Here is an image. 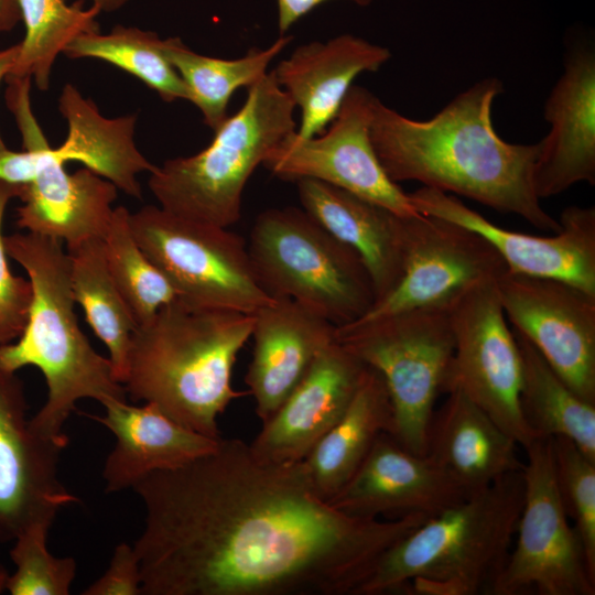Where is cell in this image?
<instances>
[{"instance_id": "cell-1", "label": "cell", "mask_w": 595, "mask_h": 595, "mask_svg": "<svg viewBox=\"0 0 595 595\" xmlns=\"http://www.w3.org/2000/svg\"><path fill=\"white\" fill-rule=\"evenodd\" d=\"M132 489L144 507L133 545L142 595H354L430 518L347 516L320 497L303 462L263 461L239 439Z\"/></svg>"}, {"instance_id": "cell-2", "label": "cell", "mask_w": 595, "mask_h": 595, "mask_svg": "<svg viewBox=\"0 0 595 595\" xmlns=\"http://www.w3.org/2000/svg\"><path fill=\"white\" fill-rule=\"evenodd\" d=\"M502 91L500 79L483 78L428 120L408 118L375 96V152L396 183L416 181L559 232V220L543 209L533 187L539 142L509 143L493 125V105Z\"/></svg>"}, {"instance_id": "cell-3", "label": "cell", "mask_w": 595, "mask_h": 595, "mask_svg": "<svg viewBox=\"0 0 595 595\" xmlns=\"http://www.w3.org/2000/svg\"><path fill=\"white\" fill-rule=\"evenodd\" d=\"M63 244L33 232L4 236L8 257L29 275L32 301L22 334L0 345V368L17 372L34 366L42 371L46 401L30 424L40 436L66 447L64 425L79 400L105 405L127 400V392L110 360L94 349L78 325Z\"/></svg>"}, {"instance_id": "cell-4", "label": "cell", "mask_w": 595, "mask_h": 595, "mask_svg": "<svg viewBox=\"0 0 595 595\" xmlns=\"http://www.w3.org/2000/svg\"><path fill=\"white\" fill-rule=\"evenodd\" d=\"M252 326L253 314L195 307L178 299L162 306L131 337L127 394L192 431L221 437L218 415L244 394L232 388L231 372Z\"/></svg>"}, {"instance_id": "cell-5", "label": "cell", "mask_w": 595, "mask_h": 595, "mask_svg": "<svg viewBox=\"0 0 595 595\" xmlns=\"http://www.w3.org/2000/svg\"><path fill=\"white\" fill-rule=\"evenodd\" d=\"M522 470L470 494L389 547L354 595L491 594L523 504Z\"/></svg>"}, {"instance_id": "cell-6", "label": "cell", "mask_w": 595, "mask_h": 595, "mask_svg": "<svg viewBox=\"0 0 595 595\" xmlns=\"http://www.w3.org/2000/svg\"><path fill=\"white\" fill-rule=\"evenodd\" d=\"M295 105L268 72L247 88L239 110L202 151L169 159L150 173L160 206L178 216L229 228L240 218L244 190L259 165L296 130Z\"/></svg>"}, {"instance_id": "cell-7", "label": "cell", "mask_w": 595, "mask_h": 595, "mask_svg": "<svg viewBox=\"0 0 595 595\" xmlns=\"http://www.w3.org/2000/svg\"><path fill=\"white\" fill-rule=\"evenodd\" d=\"M257 280L272 299L296 301L336 327L375 304L370 274L359 253L303 208H269L256 218L247 245Z\"/></svg>"}, {"instance_id": "cell-8", "label": "cell", "mask_w": 595, "mask_h": 595, "mask_svg": "<svg viewBox=\"0 0 595 595\" xmlns=\"http://www.w3.org/2000/svg\"><path fill=\"white\" fill-rule=\"evenodd\" d=\"M336 340L385 381L391 435L425 455L428 431L454 353L448 310H414L336 327Z\"/></svg>"}, {"instance_id": "cell-9", "label": "cell", "mask_w": 595, "mask_h": 595, "mask_svg": "<svg viewBox=\"0 0 595 595\" xmlns=\"http://www.w3.org/2000/svg\"><path fill=\"white\" fill-rule=\"evenodd\" d=\"M129 219L140 248L185 304L253 314L273 301L257 280L246 241L228 228L154 205Z\"/></svg>"}, {"instance_id": "cell-10", "label": "cell", "mask_w": 595, "mask_h": 595, "mask_svg": "<svg viewBox=\"0 0 595 595\" xmlns=\"http://www.w3.org/2000/svg\"><path fill=\"white\" fill-rule=\"evenodd\" d=\"M523 504L491 595H594L595 573L562 505L552 437L524 447Z\"/></svg>"}, {"instance_id": "cell-11", "label": "cell", "mask_w": 595, "mask_h": 595, "mask_svg": "<svg viewBox=\"0 0 595 595\" xmlns=\"http://www.w3.org/2000/svg\"><path fill=\"white\" fill-rule=\"evenodd\" d=\"M454 353L443 393L461 389L523 448L538 436L520 409L521 358L497 280L462 295L448 310Z\"/></svg>"}, {"instance_id": "cell-12", "label": "cell", "mask_w": 595, "mask_h": 595, "mask_svg": "<svg viewBox=\"0 0 595 595\" xmlns=\"http://www.w3.org/2000/svg\"><path fill=\"white\" fill-rule=\"evenodd\" d=\"M375 95L353 85L337 115L320 134L286 136L267 156L263 166L288 182L320 181L393 213L410 217L420 213L408 193L390 180L381 166L370 139Z\"/></svg>"}, {"instance_id": "cell-13", "label": "cell", "mask_w": 595, "mask_h": 595, "mask_svg": "<svg viewBox=\"0 0 595 595\" xmlns=\"http://www.w3.org/2000/svg\"><path fill=\"white\" fill-rule=\"evenodd\" d=\"M21 134L23 148L36 152L32 181L22 185L17 225L42 236L56 238L67 247L90 239H104L117 198V186L88 167L65 170L47 141L31 105V94L18 90L7 98Z\"/></svg>"}, {"instance_id": "cell-14", "label": "cell", "mask_w": 595, "mask_h": 595, "mask_svg": "<svg viewBox=\"0 0 595 595\" xmlns=\"http://www.w3.org/2000/svg\"><path fill=\"white\" fill-rule=\"evenodd\" d=\"M499 300L512 328L583 400L595 404V294L569 282L506 270Z\"/></svg>"}, {"instance_id": "cell-15", "label": "cell", "mask_w": 595, "mask_h": 595, "mask_svg": "<svg viewBox=\"0 0 595 595\" xmlns=\"http://www.w3.org/2000/svg\"><path fill=\"white\" fill-rule=\"evenodd\" d=\"M506 270L501 256L479 234L434 216L408 217L403 275L359 320L414 310H450L466 292L498 280Z\"/></svg>"}, {"instance_id": "cell-16", "label": "cell", "mask_w": 595, "mask_h": 595, "mask_svg": "<svg viewBox=\"0 0 595 595\" xmlns=\"http://www.w3.org/2000/svg\"><path fill=\"white\" fill-rule=\"evenodd\" d=\"M415 210L468 228L501 256L507 270L569 282L595 294V207L576 205L560 215L561 230L551 237L499 227L467 207L456 195L422 186L408 193Z\"/></svg>"}, {"instance_id": "cell-17", "label": "cell", "mask_w": 595, "mask_h": 595, "mask_svg": "<svg viewBox=\"0 0 595 595\" xmlns=\"http://www.w3.org/2000/svg\"><path fill=\"white\" fill-rule=\"evenodd\" d=\"M26 409L23 382L0 368V543L77 501L58 478L65 447L36 434Z\"/></svg>"}, {"instance_id": "cell-18", "label": "cell", "mask_w": 595, "mask_h": 595, "mask_svg": "<svg viewBox=\"0 0 595 595\" xmlns=\"http://www.w3.org/2000/svg\"><path fill=\"white\" fill-rule=\"evenodd\" d=\"M550 131L539 141L533 169L537 196L559 195L577 183L595 184V46L572 37L563 72L545 99Z\"/></svg>"}, {"instance_id": "cell-19", "label": "cell", "mask_w": 595, "mask_h": 595, "mask_svg": "<svg viewBox=\"0 0 595 595\" xmlns=\"http://www.w3.org/2000/svg\"><path fill=\"white\" fill-rule=\"evenodd\" d=\"M469 495L429 455L411 452L383 432L354 476L327 502L347 516L364 519L413 513L432 517Z\"/></svg>"}, {"instance_id": "cell-20", "label": "cell", "mask_w": 595, "mask_h": 595, "mask_svg": "<svg viewBox=\"0 0 595 595\" xmlns=\"http://www.w3.org/2000/svg\"><path fill=\"white\" fill-rule=\"evenodd\" d=\"M367 366L335 338L306 376L249 444L267 462H302L339 421L353 401Z\"/></svg>"}, {"instance_id": "cell-21", "label": "cell", "mask_w": 595, "mask_h": 595, "mask_svg": "<svg viewBox=\"0 0 595 595\" xmlns=\"http://www.w3.org/2000/svg\"><path fill=\"white\" fill-rule=\"evenodd\" d=\"M336 326L294 300L279 298L253 313L252 358L245 377L262 423L268 421L335 340Z\"/></svg>"}, {"instance_id": "cell-22", "label": "cell", "mask_w": 595, "mask_h": 595, "mask_svg": "<svg viewBox=\"0 0 595 595\" xmlns=\"http://www.w3.org/2000/svg\"><path fill=\"white\" fill-rule=\"evenodd\" d=\"M390 58L388 47L348 33L298 46L272 69L278 85L301 110L296 136L322 133L337 115L355 78L377 72Z\"/></svg>"}, {"instance_id": "cell-23", "label": "cell", "mask_w": 595, "mask_h": 595, "mask_svg": "<svg viewBox=\"0 0 595 595\" xmlns=\"http://www.w3.org/2000/svg\"><path fill=\"white\" fill-rule=\"evenodd\" d=\"M295 183L302 208L361 257L372 281L375 304L386 298L404 272L408 217L320 181Z\"/></svg>"}, {"instance_id": "cell-24", "label": "cell", "mask_w": 595, "mask_h": 595, "mask_svg": "<svg viewBox=\"0 0 595 595\" xmlns=\"http://www.w3.org/2000/svg\"><path fill=\"white\" fill-rule=\"evenodd\" d=\"M105 415H91L116 439L107 456L102 478L108 493L132 488L145 476L185 465L212 452L220 439H212L177 423L156 405H132L113 400Z\"/></svg>"}, {"instance_id": "cell-25", "label": "cell", "mask_w": 595, "mask_h": 595, "mask_svg": "<svg viewBox=\"0 0 595 595\" xmlns=\"http://www.w3.org/2000/svg\"><path fill=\"white\" fill-rule=\"evenodd\" d=\"M434 410L426 454L469 494L523 469L517 441L461 389Z\"/></svg>"}, {"instance_id": "cell-26", "label": "cell", "mask_w": 595, "mask_h": 595, "mask_svg": "<svg viewBox=\"0 0 595 595\" xmlns=\"http://www.w3.org/2000/svg\"><path fill=\"white\" fill-rule=\"evenodd\" d=\"M58 110L67 122L64 142L54 148L64 162L78 161L136 198L142 197L137 178L156 167L137 148L136 113L107 118L96 104L72 84H65L58 97Z\"/></svg>"}, {"instance_id": "cell-27", "label": "cell", "mask_w": 595, "mask_h": 595, "mask_svg": "<svg viewBox=\"0 0 595 595\" xmlns=\"http://www.w3.org/2000/svg\"><path fill=\"white\" fill-rule=\"evenodd\" d=\"M392 431V408L381 376L367 366L339 421L302 461L316 493L334 497L357 472L378 436Z\"/></svg>"}, {"instance_id": "cell-28", "label": "cell", "mask_w": 595, "mask_h": 595, "mask_svg": "<svg viewBox=\"0 0 595 595\" xmlns=\"http://www.w3.org/2000/svg\"><path fill=\"white\" fill-rule=\"evenodd\" d=\"M521 358L519 403L538 437L572 441L595 462V404L581 399L521 333L511 328Z\"/></svg>"}, {"instance_id": "cell-29", "label": "cell", "mask_w": 595, "mask_h": 595, "mask_svg": "<svg viewBox=\"0 0 595 595\" xmlns=\"http://www.w3.org/2000/svg\"><path fill=\"white\" fill-rule=\"evenodd\" d=\"M293 36L280 35L264 48L252 47L237 58L198 54L180 37L163 39L162 51L183 80L188 101L203 116L204 123L215 131L228 117L231 96L249 88L268 73L271 62L291 43Z\"/></svg>"}, {"instance_id": "cell-30", "label": "cell", "mask_w": 595, "mask_h": 595, "mask_svg": "<svg viewBox=\"0 0 595 595\" xmlns=\"http://www.w3.org/2000/svg\"><path fill=\"white\" fill-rule=\"evenodd\" d=\"M67 249L74 301L108 348L115 377L123 385L137 321L109 272L102 239L86 240Z\"/></svg>"}, {"instance_id": "cell-31", "label": "cell", "mask_w": 595, "mask_h": 595, "mask_svg": "<svg viewBox=\"0 0 595 595\" xmlns=\"http://www.w3.org/2000/svg\"><path fill=\"white\" fill-rule=\"evenodd\" d=\"M18 3L25 35L7 77H30L45 91L57 56L77 36L99 31L96 19L101 12L95 6L84 9L65 0H18Z\"/></svg>"}, {"instance_id": "cell-32", "label": "cell", "mask_w": 595, "mask_h": 595, "mask_svg": "<svg viewBox=\"0 0 595 595\" xmlns=\"http://www.w3.org/2000/svg\"><path fill=\"white\" fill-rule=\"evenodd\" d=\"M162 44L163 39L153 31L118 24L106 34L96 31L77 36L63 54L107 62L141 80L165 102L188 101L187 89Z\"/></svg>"}, {"instance_id": "cell-33", "label": "cell", "mask_w": 595, "mask_h": 595, "mask_svg": "<svg viewBox=\"0 0 595 595\" xmlns=\"http://www.w3.org/2000/svg\"><path fill=\"white\" fill-rule=\"evenodd\" d=\"M130 212L115 207L102 239L109 272L129 305L138 326L149 322L177 293L162 271L137 242L130 226Z\"/></svg>"}, {"instance_id": "cell-34", "label": "cell", "mask_w": 595, "mask_h": 595, "mask_svg": "<svg viewBox=\"0 0 595 595\" xmlns=\"http://www.w3.org/2000/svg\"><path fill=\"white\" fill-rule=\"evenodd\" d=\"M52 523L35 522L12 541L10 558L15 565L9 575L7 591L11 595H68L76 576L74 558H57L47 549Z\"/></svg>"}, {"instance_id": "cell-35", "label": "cell", "mask_w": 595, "mask_h": 595, "mask_svg": "<svg viewBox=\"0 0 595 595\" xmlns=\"http://www.w3.org/2000/svg\"><path fill=\"white\" fill-rule=\"evenodd\" d=\"M552 450L562 505L595 573V462L565 437H552Z\"/></svg>"}, {"instance_id": "cell-36", "label": "cell", "mask_w": 595, "mask_h": 595, "mask_svg": "<svg viewBox=\"0 0 595 595\" xmlns=\"http://www.w3.org/2000/svg\"><path fill=\"white\" fill-rule=\"evenodd\" d=\"M21 187L0 181V345L12 343L22 334L32 301L30 280L12 274L9 269L2 234L7 205L11 198L19 197Z\"/></svg>"}, {"instance_id": "cell-37", "label": "cell", "mask_w": 595, "mask_h": 595, "mask_svg": "<svg viewBox=\"0 0 595 595\" xmlns=\"http://www.w3.org/2000/svg\"><path fill=\"white\" fill-rule=\"evenodd\" d=\"M83 595H140L141 571L133 547L121 542L112 553L104 574L88 585Z\"/></svg>"}, {"instance_id": "cell-38", "label": "cell", "mask_w": 595, "mask_h": 595, "mask_svg": "<svg viewBox=\"0 0 595 595\" xmlns=\"http://www.w3.org/2000/svg\"><path fill=\"white\" fill-rule=\"evenodd\" d=\"M36 169V152L32 148L23 151H11L8 148L0 152V181L13 185L29 184Z\"/></svg>"}, {"instance_id": "cell-39", "label": "cell", "mask_w": 595, "mask_h": 595, "mask_svg": "<svg viewBox=\"0 0 595 595\" xmlns=\"http://www.w3.org/2000/svg\"><path fill=\"white\" fill-rule=\"evenodd\" d=\"M329 0H277L278 8V30L280 35L286 32L303 17L309 14L318 6ZM359 7H368L372 0H347Z\"/></svg>"}, {"instance_id": "cell-40", "label": "cell", "mask_w": 595, "mask_h": 595, "mask_svg": "<svg viewBox=\"0 0 595 595\" xmlns=\"http://www.w3.org/2000/svg\"><path fill=\"white\" fill-rule=\"evenodd\" d=\"M20 21L18 0H0V33L12 31Z\"/></svg>"}, {"instance_id": "cell-41", "label": "cell", "mask_w": 595, "mask_h": 595, "mask_svg": "<svg viewBox=\"0 0 595 595\" xmlns=\"http://www.w3.org/2000/svg\"><path fill=\"white\" fill-rule=\"evenodd\" d=\"M19 50V43L0 50V83L10 74L18 58ZM6 149V142L0 133V152Z\"/></svg>"}, {"instance_id": "cell-42", "label": "cell", "mask_w": 595, "mask_h": 595, "mask_svg": "<svg viewBox=\"0 0 595 595\" xmlns=\"http://www.w3.org/2000/svg\"><path fill=\"white\" fill-rule=\"evenodd\" d=\"M90 1L93 2V6L97 7L100 10V12L112 13L123 8L131 0H90Z\"/></svg>"}, {"instance_id": "cell-43", "label": "cell", "mask_w": 595, "mask_h": 595, "mask_svg": "<svg viewBox=\"0 0 595 595\" xmlns=\"http://www.w3.org/2000/svg\"><path fill=\"white\" fill-rule=\"evenodd\" d=\"M9 575L10 573L7 567L2 563H0V594L7 591Z\"/></svg>"}]
</instances>
